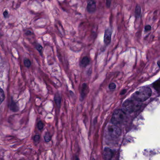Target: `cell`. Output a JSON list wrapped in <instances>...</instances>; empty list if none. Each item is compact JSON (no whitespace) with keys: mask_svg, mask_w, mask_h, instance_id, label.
Masks as SVG:
<instances>
[{"mask_svg":"<svg viewBox=\"0 0 160 160\" xmlns=\"http://www.w3.org/2000/svg\"><path fill=\"white\" fill-rule=\"evenodd\" d=\"M116 88V85L115 83H112L109 85V88L110 89V90H114L115 88Z\"/></svg>","mask_w":160,"mask_h":160,"instance_id":"18","label":"cell"},{"mask_svg":"<svg viewBox=\"0 0 160 160\" xmlns=\"http://www.w3.org/2000/svg\"><path fill=\"white\" fill-rule=\"evenodd\" d=\"M113 155V152L111 149L109 148H105L104 149V159H105V160H110L112 158Z\"/></svg>","mask_w":160,"mask_h":160,"instance_id":"7","label":"cell"},{"mask_svg":"<svg viewBox=\"0 0 160 160\" xmlns=\"http://www.w3.org/2000/svg\"><path fill=\"white\" fill-rule=\"evenodd\" d=\"M124 111L121 109L116 110L111 118V122L114 125L120 124L126 118V114Z\"/></svg>","mask_w":160,"mask_h":160,"instance_id":"3","label":"cell"},{"mask_svg":"<svg viewBox=\"0 0 160 160\" xmlns=\"http://www.w3.org/2000/svg\"><path fill=\"white\" fill-rule=\"evenodd\" d=\"M37 127H38L39 130H42L44 127L43 123L42 121H39V122H38V124H37Z\"/></svg>","mask_w":160,"mask_h":160,"instance_id":"17","label":"cell"},{"mask_svg":"<svg viewBox=\"0 0 160 160\" xmlns=\"http://www.w3.org/2000/svg\"><path fill=\"white\" fill-rule=\"evenodd\" d=\"M96 4L94 0H89L88 2L87 10L89 13H92L96 11Z\"/></svg>","mask_w":160,"mask_h":160,"instance_id":"6","label":"cell"},{"mask_svg":"<svg viewBox=\"0 0 160 160\" xmlns=\"http://www.w3.org/2000/svg\"><path fill=\"white\" fill-rule=\"evenodd\" d=\"M140 102L134 100H128L123 103L122 110L125 113H131L137 111L140 107Z\"/></svg>","mask_w":160,"mask_h":160,"instance_id":"2","label":"cell"},{"mask_svg":"<svg viewBox=\"0 0 160 160\" xmlns=\"http://www.w3.org/2000/svg\"><path fill=\"white\" fill-rule=\"evenodd\" d=\"M141 8L140 5L137 4L135 9V16L137 18H139L141 16Z\"/></svg>","mask_w":160,"mask_h":160,"instance_id":"11","label":"cell"},{"mask_svg":"<svg viewBox=\"0 0 160 160\" xmlns=\"http://www.w3.org/2000/svg\"><path fill=\"white\" fill-rule=\"evenodd\" d=\"M111 0H106V6L108 8H109L111 5Z\"/></svg>","mask_w":160,"mask_h":160,"instance_id":"21","label":"cell"},{"mask_svg":"<svg viewBox=\"0 0 160 160\" xmlns=\"http://www.w3.org/2000/svg\"><path fill=\"white\" fill-rule=\"evenodd\" d=\"M55 101L58 107L59 108L60 106L61 98L60 95L58 93L56 94L55 97Z\"/></svg>","mask_w":160,"mask_h":160,"instance_id":"12","label":"cell"},{"mask_svg":"<svg viewBox=\"0 0 160 160\" xmlns=\"http://www.w3.org/2000/svg\"><path fill=\"white\" fill-rule=\"evenodd\" d=\"M3 17H4L5 18H7L8 17V15H9V12H8V11H4V12H3Z\"/></svg>","mask_w":160,"mask_h":160,"instance_id":"22","label":"cell"},{"mask_svg":"<svg viewBox=\"0 0 160 160\" xmlns=\"http://www.w3.org/2000/svg\"><path fill=\"white\" fill-rule=\"evenodd\" d=\"M10 108L13 112H17L19 110V108L16 102L12 100L10 103Z\"/></svg>","mask_w":160,"mask_h":160,"instance_id":"8","label":"cell"},{"mask_svg":"<svg viewBox=\"0 0 160 160\" xmlns=\"http://www.w3.org/2000/svg\"><path fill=\"white\" fill-rule=\"evenodd\" d=\"M157 64H158V66L160 67V60H159L157 62Z\"/></svg>","mask_w":160,"mask_h":160,"instance_id":"24","label":"cell"},{"mask_svg":"<svg viewBox=\"0 0 160 160\" xmlns=\"http://www.w3.org/2000/svg\"><path fill=\"white\" fill-rule=\"evenodd\" d=\"M87 84L84 83L82 85V90H81V97H80V100L81 101L84 100V97L86 95V90H87Z\"/></svg>","mask_w":160,"mask_h":160,"instance_id":"10","label":"cell"},{"mask_svg":"<svg viewBox=\"0 0 160 160\" xmlns=\"http://www.w3.org/2000/svg\"><path fill=\"white\" fill-rule=\"evenodd\" d=\"M36 48L38 51H39V53H42V50L43 47L41 45H40V44L37 43V44L36 45Z\"/></svg>","mask_w":160,"mask_h":160,"instance_id":"16","label":"cell"},{"mask_svg":"<svg viewBox=\"0 0 160 160\" xmlns=\"http://www.w3.org/2000/svg\"><path fill=\"white\" fill-rule=\"evenodd\" d=\"M0 95H1V104L4 101L5 99V94L2 88L0 89Z\"/></svg>","mask_w":160,"mask_h":160,"instance_id":"13","label":"cell"},{"mask_svg":"<svg viewBox=\"0 0 160 160\" xmlns=\"http://www.w3.org/2000/svg\"><path fill=\"white\" fill-rule=\"evenodd\" d=\"M152 95L151 89L148 87H144L138 89L133 94L134 100L143 102L150 98Z\"/></svg>","mask_w":160,"mask_h":160,"instance_id":"1","label":"cell"},{"mask_svg":"<svg viewBox=\"0 0 160 160\" xmlns=\"http://www.w3.org/2000/svg\"><path fill=\"white\" fill-rule=\"evenodd\" d=\"M44 139L46 142H48L51 140V137L48 132L46 133L44 137Z\"/></svg>","mask_w":160,"mask_h":160,"instance_id":"15","label":"cell"},{"mask_svg":"<svg viewBox=\"0 0 160 160\" xmlns=\"http://www.w3.org/2000/svg\"><path fill=\"white\" fill-rule=\"evenodd\" d=\"M32 32H31L30 31H28L26 32V35H31V34H32Z\"/></svg>","mask_w":160,"mask_h":160,"instance_id":"23","label":"cell"},{"mask_svg":"<svg viewBox=\"0 0 160 160\" xmlns=\"http://www.w3.org/2000/svg\"><path fill=\"white\" fill-rule=\"evenodd\" d=\"M90 63V60L88 57H84L81 60V65L83 67H86Z\"/></svg>","mask_w":160,"mask_h":160,"instance_id":"9","label":"cell"},{"mask_svg":"<svg viewBox=\"0 0 160 160\" xmlns=\"http://www.w3.org/2000/svg\"><path fill=\"white\" fill-rule=\"evenodd\" d=\"M112 33V29L110 28L107 29L105 31L104 36V43L106 46L108 45L111 42Z\"/></svg>","mask_w":160,"mask_h":160,"instance_id":"5","label":"cell"},{"mask_svg":"<svg viewBox=\"0 0 160 160\" xmlns=\"http://www.w3.org/2000/svg\"><path fill=\"white\" fill-rule=\"evenodd\" d=\"M152 29V27L150 25H147V26H145V31H149L151 30Z\"/></svg>","mask_w":160,"mask_h":160,"instance_id":"20","label":"cell"},{"mask_svg":"<svg viewBox=\"0 0 160 160\" xmlns=\"http://www.w3.org/2000/svg\"><path fill=\"white\" fill-rule=\"evenodd\" d=\"M24 64L27 68H29L31 65V62L28 59H25L24 60Z\"/></svg>","mask_w":160,"mask_h":160,"instance_id":"14","label":"cell"},{"mask_svg":"<svg viewBox=\"0 0 160 160\" xmlns=\"http://www.w3.org/2000/svg\"><path fill=\"white\" fill-rule=\"evenodd\" d=\"M40 136L39 135H36L33 137V140L35 142H38L40 140Z\"/></svg>","mask_w":160,"mask_h":160,"instance_id":"19","label":"cell"},{"mask_svg":"<svg viewBox=\"0 0 160 160\" xmlns=\"http://www.w3.org/2000/svg\"><path fill=\"white\" fill-rule=\"evenodd\" d=\"M121 130L115 125L108 126L106 130V136L110 139L118 138L120 135Z\"/></svg>","mask_w":160,"mask_h":160,"instance_id":"4","label":"cell"}]
</instances>
